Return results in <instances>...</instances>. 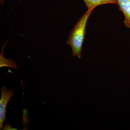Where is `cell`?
Here are the masks:
<instances>
[{
  "mask_svg": "<svg viewBox=\"0 0 130 130\" xmlns=\"http://www.w3.org/2000/svg\"><path fill=\"white\" fill-rule=\"evenodd\" d=\"M94 9H88L70 32L67 43L71 48L73 56L81 58L82 47L86 35L87 21Z\"/></svg>",
  "mask_w": 130,
  "mask_h": 130,
  "instance_id": "obj_1",
  "label": "cell"
},
{
  "mask_svg": "<svg viewBox=\"0 0 130 130\" xmlns=\"http://www.w3.org/2000/svg\"><path fill=\"white\" fill-rule=\"evenodd\" d=\"M1 97L0 99V129L3 128V124L6 119V108L8 102L14 93L12 89L8 90L6 86H3L1 88Z\"/></svg>",
  "mask_w": 130,
  "mask_h": 130,
  "instance_id": "obj_2",
  "label": "cell"
},
{
  "mask_svg": "<svg viewBox=\"0 0 130 130\" xmlns=\"http://www.w3.org/2000/svg\"><path fill=\"white\" fill-rule=\"evenodd\" d=\"M119 9L124 16V23L130 29V0H117Z\"/></svg>",
  "mask_w": 130,
  "mask_h": 130,
  "instance_id": "obj_3",
  "label": "cell"
},
{
  "mask_svg": "<svg viewBox=\"0 0 130 130\" xmlns=\"http://www.w3.org/2000/svg\"><path fill=\"white\" fill-rule=\"evenodd\" d=\"M88 9H95L96 7L106 4L118 5L117 0H83Z\"/></svg>",
  "mask_w": 130,
  "mask_h": 130,
  "instance_id": "obj_4",
  "label": "cell"
},
{
  "mask_svg": "<svg viewBox=\"0 0 130 130\" xmlns=\"http://www.w3.org/2000/svg\"><path fill=\"white\" fill-rule=\"evenodd\" d=\"M4 1H5V0H0L1 4L2 5H3V4H4Z\"/></svg>",
  "mask_w": 130,
  "mask_h": 130,
  "instance_id": "obj_5",
  "label": "cell"
}]
</instances>
